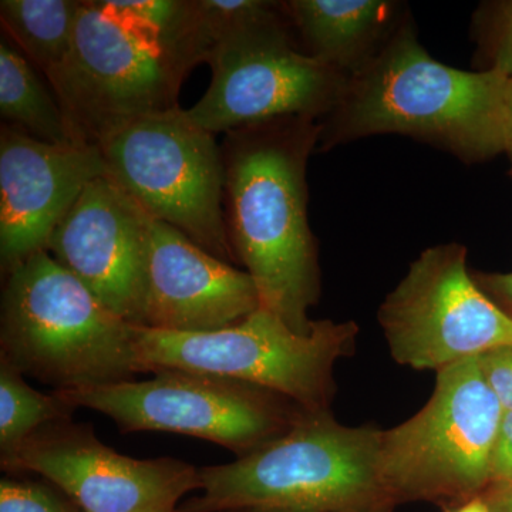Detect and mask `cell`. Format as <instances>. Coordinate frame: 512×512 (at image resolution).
<instances>
[{"label":"cell","instance_id":"cell-1","mask_svg":"<svg viewBox=\"0 0 512 512\" xmlns=\"http://www.w3.org/2000/svg\"><path fill=\"white\" fill-rule=\"evenodd\" d=\"M319 120L284 117L225 134V220L238 264L261 308L308 335L319 301L318 244L308 220V161L318 150Z\"/></svg>","mask_w":512,"mask_h":512},{"label":"cell","instance_id":"cell-2","mask_svg":"<svg viewBox=\"0 0 512 512\" xmlns=\"http://www.w3.org/2000/svg\"><path fill=\"white\" fill-rule=\"evenodd\" d=\"M510 79L439 62L404 18L386 45L348 77L320 123L318 151L376 134H403L448 151L467 164L505 150V99Z\"/></svg>","mask_w":512,"mask_h":512},{"label":"cell","instance_id":"cell-3","mask_svg":"<svg viewBox=\"0 0 512 512\" xmlns=\"http://www.w3.org/2000/svg\"><path fill=\"white\" fill-rule=\"evenodd\" d=\"M380 439L377 427L305 410L288 433L248 456L200 468L202 494L177 512H350L390 500L379 477Z\"/></svg>","mask_w":512,"mask_h":512},{"label":"cell","instance_id":"cell-4","mask_svg":"<svg viewBox=\"0 0 512 512\" xmlns=\"http://www.w3.org/2000/svg\"><path fill=\"white\" fill-rule=\"evenodd\" d=\"M0 359L56 390L130 382L136 326L103 305L47 251L6 275Z\"/></svg>","mask_w":512,"mask_h":512},{"label":"cell","instance_id":"cell-5","mask_svg":"<svg viewBox=\"0 0 512 512\" xmlns=\"http://www.w3.org/2000/svg\"><path fill=\"white\" fill-rule=\"evenodd\" d=\"M359 326L352 320H316L308 335L259 308L247 319L214 332H165L136 326L141 373L187 370L264 387L308 412H328L335 399L336 363L355 352Z\"/></svg>","mask_w":512,"mask_h":512},{"label":"cell","instance_id":"cell-6","mask_svg":"<svg viewBox=\"0 0 512 512\" xmlns=\"http://www.w3.org/2000/svg\"><path fill=\"white\" fill-rule=\"evenodd\" d=\"M504 409L477 357L437 372L429 402L382 430L379 477L394 504L431 501L446 510L483 495Z\"/></svg>","mask_w":512,"mask_h":512},{"label":"cell","instance_id":"cell-7","mask_svg":"<svg viewBox=\"0 0 512 512\" xmlns=\"http://www.w3.org/2000/svg\"><path fill=\"white\" fill-rule=\"evenodd\" d=\"M107 175L154 220L238 264L225 220V168L214 134L185 109L141 117L99 146Z\"/></svg>","mask_w":512,"mask_h":512},{"label":"cell","instance_id":"cell-8","mask_svg":"<svg viewBox=\"0 0 512 512\" xmlns=\"http://www.w3.org/2000/svg\"><path fill=\"white\" fill-rule=\"evenodd\" d=\"M207 64L210 86L185 113L214 136L284 117L320 121L338 104L348 82L303 52L284 2L232 30Z\"/></svg>","mask_w":512,"mask_h":512},{"label":"cell","instance_id":"cell-9","mask_svg":"<svg viewBox=\"0 0 512 512\" xmlns=\"http://www.w3.org/2000/svg\"><path fill=\"white\" fill-rule=\"evenodd\" d=\"M185 76L157 42L87 0L69 55L46 80L74 143L99 147L141 117L180 107Z\"/></svg>","mask_w":512,"mask_h":512},{"label":"cell","instance_id":"cell-10","mask_svg":"<svg viewBox=\"0 0 512 512\" xmlns=\"http://www.w3.org/2000/svg\"><path fill=\"white\" fill-rule=\"evenodd\" d=\"M121 431H168L211 441L237 458L284 436L305 412L281 394L228 377L165 369L143 382L55 390Z\"/></svg>","mask_w":512,"mask_h":512},{"label":"cell","instance_id":"cell-11","mask_svg":"<svg viewBox=\"0 0 512 512\" xmlns=\"http://www.w3.org/2000/svg\"><path fill=\"white\" fill-rule=\"evenodd\" d=\"M377 318L394 362L414 370L439 372L512 345V319L481 291L457 242L424 249Z\"/></svg>","mask_w":512,"mask_h":512},{"label":"cell","instance_id":"cell-12","mask_svg":"<svg viewBox=\"0 0 512 512\" xmlns=\"http://www.w3.org/2000/svg\"><path fill=\"white\" fill-rule=\"evenodd\" d=\"M6 473H36L82 512H177L200 490V468L175 458L137 460L104 446L89 424H47L29 437Z\"/></svg>","mask_w":512,"mask_h":512},{"label":"cell","instance_id":"cell-13","mask_svg":"<svg viewBox=\"0 0 512 512\" xmlns=\"http://www.w3.org/2000/svg\"><path fill=\"white\" fill-rule=\"evenodd\" d=\"M148 214L109 175L87 185L46 251L106 308L143 326Z\"/></svg>","mask_w":512,"mask_h":512},{"label":"cell","instance_id":"cell-14","mask_svg":"<svg viewBox=\"0 0 512 512\" xmlns=\"http://www.w3.org/2000/svg\"><path fill=\"white\" fill-rule=\"evenodd\" d=\"M107 175L100 148L50 144L0 126V266L8 275L46 251L87 185Z\"/></svg>","mask_w":512,"mask_h":512},{"label":"cell","instance_id":"cell-15","mask_svg":"<svg viewBox=\"0 0 512 512\" xmlns=\"http://www.w3.org/2000/svg\"><path fill=\"white\" fill-rule=\"evenodd\" d=\"M259 308L258 291L247 271L148 215L144 328L214 332L237 325Z\"/></svg>","mask_w":512,"mask_h":512},{"label":"cell","instance_id":"cell-16","mask_svg":"<svg viewBox=\"0 0 512 512\" xmlns=\"http://www.w3.org/2000/svg\"><path fill=\"white\" fill-rule=\"evenodd\" d=\"M284 9L303 52L346 77L372 62L406 18L389 0H288Z\"/></svg>","mask_w":512,"mask_h":512},{"label":"cell","instance_id":"cell-17","mask_svg":"<svg viewBox=\"0 0 512 512\" xmlns=\"http://www.w3.org/2000/svg\"><path fill=\"white\" fill-rule=\"evenodd\" d=\"M0 116L2 123L45 143H74L49 82L5 36L0 42Z\"/></svg>","mask_w":512,"mask_h":512},{"label":"cell","instance_id":"cell-18","mask_svg":"<svg viewBox=\"0 0 512 512\" xmlns=\"http://www.w3.org/2000/svg\"><path fill=\"white\" fill-rule=\"evenodd\" d=\"M80 5L77 0H2L3 35L47 79L72 49Z\"/></svg>","mask_w":512,"mask_h":512},{"label":"cell","instance_id":"cell-19","mask_svg":"<svg viewBox=\"0 0 512 512\" xmlns=\"http://www.w3.org/2000/svg\"><path fill=\"white\" fill-rule=\"evenodd\" d=\"M76 407L59 393L30 387L22 373L0 359V463L5 466L32 434L56 421L72 420Z\"/></svg>","mask_w":512,"mask_h":512},{"label":"cell","instance_id":"cell-20","mask_svg":"<svg viewBox=\"0 0 512 512\" xmlns=\"http://www.w3.org/2000/svg\"><path fill=\"white\" fill-rule=\"evenodd\" d=\"M478 72L512 79V0L484 3L473 16Z\"/></svg>","mask_w":512,"mask_h":512},{"label":"cell","instance_id":"cell-21","mask_svg":"<svg viewBox=\"0 0 512 512\" xmlns=\"http://www.w3.org/2000/svg\"><path fill=\"white\" fill-rule=\"evenodd\" d=\"M0 512L82 511L46 484L3 478L0 481Z\"/></svg>","mask_w":512,"mask_h":512},{"label":"cell","instance_id":"cell-22","mask_svg":"<svg viewBox=\"0 0 512 512\" xmlns=\"http://www.w3.org/2000/svg\"><path fill=\"white\" fill-rule=\"evenodd\" d=\"M477 362L504 412H512V345L488 350L477 357Z\"/></svg>","mask_w":512,"mask_h":512},{"label":"cell","instance_id":"cell-23","mask_svg":"<svg viewBox=\"0 0 512 512\" xmlns=\"http://www.w3.org/2000/svg\"><path fill=\"white\" fill-rule=\"evenodd\" d=\"M512 483V412H504L495 443L493 463H491V481L493 485Z\"/></svg>","mask_w":512,"mask_h":512},{"label":"cell","instance_id":"cell-24","mask_svg":"<svg viewBox=\"0 0 512 512\" xmlns=\"http://www.w3.org/2000/svg\"><path fill=\"white\" fill-rule=\"evenodd\" d=\"M474 281L480 286L481 291L488 296L512 319V272L505 274H487V272H473Z\"/></svg>","mask_w":512,"mask_h":512},{"label":"cell","instance_id":"cell-25","mask_svg":"<svg viewBox=\"0 0 512 512\" xmlns=\"http://www.w3.org/2000/svg\"><path fill=\"white\" fill-rule=\"evenodd\" d=\"M483 497L491 512H512V483L488 487Z\"/></svg>","mask_w":512,"mask_h":512},{"label":"cell","instance_id":"cell-26","mask_svg":"<svg viewBox=\"0 0 512 512\" xmlns=\"http://www.w3.org/2000/svg\"><path fill=\"white\" fill-rule=\"evenodd\" d=\"M505 150L504 154H507L508 160L511 163V175H512V79L508 83L507 99H505Z\"/></svg>","mask_w":512,"mask_h":512},{"label":"cell","instance_id":"cell-27","mask_svg":"<svg viewBox=\"0 0 512 512\" xmlns=\"http://www.w3.org/2000/svg\"><path fill=\"white\" fill-rule=\"evenodd\" d=\"M446 512H491V510L483 495H478V497L471 498L466 503L450 508Z\"/></svg>","mask_w":512,"mask_h":512},{"label":"cell","instance_id":"cell-28","mask_svg":"<svg viewBox=\"0 0 512 512\" xmlns=\"http://www.w3.org/2000/svg\"><path fill=\"white\" fill-rule=\"evenodd\" d=\"M394 504L392 500H383L380 503L370 505V507L362 508V510L350 512H393Z\"/></svg>","mask_w":512,"mask_h":512},{"label":"cell","instance_id":"cell-29","mask_svg":"<svg viewBox=\"0 0 512 512\" xmlns=\"http://www.w3.org/2000/svg\"><path fill=\"white\" fill-rule=\"evenodd\" d=\"M225 512H292L284 510H271V508H237V510H229Z\"/></svg>","mask_w":512,"mask_h":512}]
</instances>
